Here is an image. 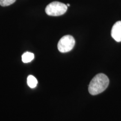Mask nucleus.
<instances>
[{"label":"nucleus","mask_w":121,"mask_h":121,"mask_svg":"<svg viewBox=\"0 0 121 121\" xmlns=\"http://www.w3.org/2000/svg\"><path fill=\"white\" fill-rule=\"evenodd\" d=\"M109 83L108 77L104 73H99L94 77L89 85V92L93 95L102 93L107 88Z\"/></svg>","instance_id":"obj_1"},{"label":"nucleus","mask_w":121,"mask_h":121,"mask_svg":"<svg viewBox=\"0 0 121 121\" xmlns=\"http://www.w3.org/2000/svg\"><path fill=\"white\" fill-rule=\"evenodd\" d=\"M67 4L58 1H54L48 4L45 7L47 14L52 16H59L66 13L67 10Z\"/></svg>","instance_id":"obj_2"},{"label":"nucleus","mask_w":121,"mask_h":121,"mask_svg":"<svg viewBox=\"0 0 121 121\" xmlns=\"http://www.w3.org/2000/svg\"><path fill=\"white\" fill-rule=\"evenodd\" d=\"M75 44V40L71 35H65L60 39L58 43V49L60 52H69L73 49Z\"/></svg>","instance_id":"obj_3"},{"label":"nucleus","mask_w":121,"mask_h":121,"mask_svg":"<svg viewBox=\"0 0 121 121\" xmlns=\"http://www.w3.org/2000/svg\"><path fill=\"white\" fill-rule=\"evenodd\" d=\"M111 36L117 42H121V21L116 22L112 28Z\"/></svg>","instance_id":"obj_4"},{"label":"nucleus","mask_w":121,"mask_h":121,"mask_svg":"<svg viewBox=\"0 0 121 121\" xmlns=\"http://www.w3.org/2000/svg\"><path fill=\"white\" fill-rule=\"evenodd\" d=\"M34 58V54L31 52H25L22 56V60L24 63H29Z\"/></svg>","instance_id":"obj_5"},{"label":"nucleus","mask_w":121,"mask_h":121,"mask_svg":"<svg viewBox=\"0 0 121 121\" xmlns=\"http://www.w3.org/2000/svg\"><path fill=\"white\" fill-rule=\"evenodd\" d=\"M27 83H28V86L30 88H34L37 86L38 84V81L37 78L33 76L32 75H29L27 79Z\"/></svg>","instance_id":"obj_6"},{"label":"nucleus","mask_w":121,"mask_h":121,"mask_svg":"<svg viewBox=\"0 0 121 121\" xmlns=\"http://www.w3.org/2000/svg\"><path fill=\"white\" fill-rule=\"evenodd\" d=\"M16 0H0V5L5 7L13 4Z\"/></svg>","instance_id":"obj_7"},{"label":"nucleus","mask_w":121,"mask_h":121,"mask_svg":"<svg viewBox=\"0 0 121 121\" xmlns=\"http://www.w3.org/2000/svg\"><path fill=\"white\" fill-rule=\"evenodd\" d=\"M67 6H69V4H67Z\"/></svg>","instance_id":"obj_8"}]
</instances>
